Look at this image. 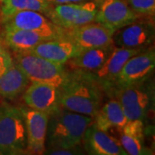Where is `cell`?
I'll list each match as a JSON object with an SVG mask.
<instances>
[{
	"mask_svg": "<svg viewBox=\"0 0 155 155\" xmlns=\"http://www.w3.org/2000/svg\"><path fill=\"white\" fill-rule=\"evenodd\" d=\"M14 62L11 51L6 46L0 34V76L11 67Z\"/></svg>",
	"mask_w": 155,
	"mask_h": 155,
	"instance_id": "obj_24",
	"label": "cell"
},
{
	"mask_svg": "<svg viewBox=\"0 0 155 155\" xmlns=\"http://www.w3.org/2000/svg\"><path fill=\"white\" fill-rule=\"evenodd\" d=\"M81 50L69 39L60 38L45 40L28 52L50 61L67 65V61L78 54Z\"/></svg>",
	"mask_w": 155,
	"mask_h": 155,
	"instance_id": "obj_16",
	"label": "cell"
},
{
	"mask_svg": "<svg viewBox=\"0 0 155 155\" xmlns=\"http://www.w3.org/2000/svg\"><path fill=\"white\" fill-rule=\"evenodd\" d=\"M2 28H17L37 34L45 40L65 37V29L57 26L44 14L35 11H18L1 24Z\"/></svg>",
	"mask_w": 155,
	"mask_h": 155,
	"instance_id": "obj_7",
	"label": "cell"
},
{
	"mask_svg": "<svg viewBox=\"0 0 155 155\" xmlns=\"http://www.w3.org/2000/svg\"><path fill=\"white\" fill-rule=\"evenodd\" d=\"M144 49L117 48L115 46L113 52L104 62V64L98 70L91 72L102 87L106 96L110 93L114 87L116 77L121 72L125 63L131 57L140 53Z\"/></svg>",
	"mask_w": 155,
	"mask_h": 155,
	"instance_id": "obj_14",
	"label": "cell"
},
{
	"mask_svg": "<svg viewBox=\"0 0 155 155\" xmlns=\"http://www.w3.org/2000/svg\"><path fill=\"white\" fill-rule=\"evenodd\" d=\"M140 20L116 30L113 35V44L117 48H147L154 40L153 22Z\"/></svg>",
	"mask_w": 155,
	"mask_h": 155,
	"instance_id": "obj_12",
	"label": "cell"
},
{
	"mask_svg": "<svg viewBox=\"0 0 155 155\" xmlns=\"http://www.w3.org/2000/svg\"><path fill=\"white\" fill-rule=\"evenodd\" d=\"M129 7L126 0H99L95 22L116 31L140 19Z\"/></svg>",
	"mask_w": 155,
	"mask_h": 155,
	"instance_id": "obj_11",
	"label": "cell"
},
{
	"mask_svg": "<svg viewBox=\"0 0 155 155\" xmlns=\"http://www.w3.org/2000/svg\"><path fill=\"white\" fill-rule=\"evenodd\" d=\"M98 1L91 0L53 5L47 17L57 26L64 29L76 28L96 21L98 11Z\"/></svg>",
	"mask_w": 155,
	"mask_h": 155,
	"instance_id": "obj_6",
	"label": "cell"
},
{
	"mask_svg": "<svg viewBox=\"0 0 155 155\" xmlns=\"http://www.w3.org/2000/svg\"><path fill=\"white\" fill-rule=\"evenodd\" d=\"M127 5L140 17L153 18L155 15V0H126Z\"/></svg>",
	"mask_w": 155,
	"mask_h": 155,
	"instance_id": "obj_23",
	"label": "cell"
},
{
	"mask_svg": "<svg viewBox=\"0 0 155 155\" xmlns=\"http://www.w3.org/2000/svg\"><path fill=\"white\" fill-rule=\"evenodd\" d=\"M93 121L92 116L61 107L49 115L46 149H68L80 146L84 134Z\"/></svg>",
	"mask_w": 155,
	"mask_h": 155,
	"instance_id": "obj_2",
	"label": "cell"
},
{
	"mask_svg": "<svg viewBox=\"0 0 155 155\" xmlns=\"http://www.w3.org/2000/svg\"><path fill=\"white\" fill-rule=\"evenodd\" d=\"M84 150L92 155H127L119 140L91 124L84 134Z\"/></svg>",
	"mask_w": 155,
	"mask_h": 155,
	"instance_id": "obj_15",
	"label": "cell"
},
{
	"mask_svg": "<svg viewBox=\"0 0 155 155\" xmlns=\"http://www.w3.org/2000/svg\"><path fill=\"white\" fill-rule=\"evenodd\" d=\"M0 34L11 53L28 52L40 42L45 41L31 31L17 28H2Z\"/></svg>",
	"mask_w": 155,
	"mask_h": 155,
	"instance_id": "obj_21",
	"label": "cell"
},
{
	"mask_svg": "<svg viewBox=\"0 0 155 155\" xmlns=\"http://www.w3.org/2000/svg\"><path fill=\"white\" fill-rule=\"evenodd\" d=\"M22 97L25 105L48 116L61 107L59 88L49 84L30 82Z\"/></svg>",
	"mask_w": 155,
	"mask_h": 155,
	"instance_id": "obj_13",
	"label": "cell"
},
{
	"mask_svg": "<svg viewBox=\"0 0 155 155\" xmlns=\"http://www.w3.org/2000/svg\"><path fill=\"white\" fill-rule=\"evenodd\" d=\"M154 48H147L131 57L125 63L121 72L116 77L112 91L114 89L126 87L148 80L154 71Z\"/></svg>",
	"mask_w": 155,
	"mask_h": 155,
	"instance_id": "obj_8",
	"label": "cell"
},
{
	"mask_svg": "<svg viewBox=\"0 0 155 155\" xmlns=\"http://www.w3.org/2000/svg\"><path fill=\"white\" fill-rule=\"evenodd\" d=\"M27 140L19 106L7 100L0 102V155L26 154Z\"/></svg>",
	"mask_w": 155,
	"mask_h": 155,
	"instance_id": "obj_3",
	"label": "cell"
},
{
	"mask_svg": "<svg viewBox=\"0 0 155 155\" xmlns=\"http://www.w3.org/2000/svg\"><path fill=\"white\" fill-rule=\"evenodd\" d=\"M51 5H63V4H69V3H78L84 1H91V0H46ZM97 1V0H94Z\"/></svg>",
	"mask_w": 155,
	"mask_h": 155,
	"instance_id": "obj_25",
	"label": "cell"
},
{
	"mask_svg": "<svg viewBox=\"0 0 155 155\" xmlns=\"http://www.w3.org/2000/svg\"><path fill=\"white\" fill-rule=\"evenodd\" d=\"M149 80L114 89L109 95L120 103L127 120L144 121L147 117L153 100V87Z\"/></svg>",
	"mask_w": 155,
	"mask_h": 155,
	"instance_id": "obj_5",
	"label": "cell"
},
{
	"mask_svg": "<svg viewBox=\"0 0 155 155\" xmlns=\"http://www.w3.org/2000/svg\"><path fill=\"white\" fill-rule=\"evenodd\" d=\"M120 143L127 154H152V150L144 146V122L141 120H127L120 129Z\"/></svg>",
	"mask_w": 155,
	"mask_h": 155,
	"instance_id": "obj_17",
	"label": "cell"
},
{
	"mask_svg": "<svg viewBox=\"0 0 155 155\" xmlns=\"http://www.w3.org/2000/svg\"><path fill=\"white\" fill-rule=\"evenodd\" d=\"M0 22H1V4H0Z\"/></svg>",
	"mask_w": 155,
	"mask_h": 155,
	"instance_id": "obj_26",
	"label": "cell"
},
{
	"mask_svg": "<svg viewBox=\"0 0 155 155\" xmlns=\"http://www.w3.org/2000/svg\"><path fill=\"white\" fill-rule=\"evenodd\" d=\"M59 91L62 108L92 117L103 104L105 95L91 72L80 69L69 70Z\"/></svg>",
	"mask_w": 155,
	"mask_h": 155,
	"instance_id": "obj_1",
	"label": "cell"
},
{
	"mask_svg": "<svg viewBox=\"0 0 155 155\" xmlns=\"http://www.w3.org/2000/svg\"><path fill=\"white\" fill-rule=\"evenodd\" d=\"M93 118V124L104 132H109L112 128L120 130L127 122L122 106L115 98H111L102 104Z\"/></svg>",
	"mask_w": 155,
	"mask_h": 155,
	"instance_id": "obj_20",
	"label": "cell"
},
{
	"mask_svg": "<svg viewBox=\"0 0 155 155\" xmlns=\"http://www.w3.org/2000/svg\"><path fill=\"white\" fill-rule=\"evenodd\" d=\"M114 32L105 25L93 22L65 29V37L80 48H101L113 43Z\"/></svg>",
	"mask_w": 155,
	"mask_h": 155,
	"instance_id": "obj_10",
	"label": "cell"
},
{
	"mask_svg": "<svg viewBox=\"0 0 155 155\" xmlns=\"http://www.w3.org/2000/svg\"><path fill=\"white\" fill-rule=\"evenodd\" d=\"M53 5L46 0H3L1 2V22L18 11H35L47 16Z\"/></svg>",
	"mask_w": 155,
	"mask_h": 155,
	"instance_id": "obj_22",
	"label": "cell"
},
{
	"mask_svg": "<svg viewBox=\"0 0 155 155\" xmlns=\"http://www.w3.org/2000/svg\"><path fill=\"white\" fill-rule=\"evenodd\" d=\"M115 45L110 44L91 48H81L76 56L67 61L70 69H80L87 72H95L102 67L110 56Z\"/></svg>",
	"mask_w": 155,
	"mask_h": 155,
	"instance_id": "obj_19",
	"label": "cell"
},
{
	"mask_svg": "<svg viewBox=\"0 0 155 155\" xmlns=\"http://www.w3.org/2000/svg\"><path fill=\"white\" fill-rule=\"evenodd\" d=\"M19 108L24 121L28 153L43 154L46 149V136L49 116L45 112L33 110L25 104L19 106Z\"/></svg>",
	"mask_w": 155,
	"mask_h": 155,
	"instance_id": "obj_9",
	"label": "cell"
},
{
	"mask_svg": "<svg viewBox=\"0 0 155 155\" xmlns=\"http://www.w3.org/2000/svg\"><path fill=\"white\" fill-rule=\"evenodd\" d=\"M13 59L30 82H41L60 88L65 82L69 69L30 52L13 53Z\"/></svg>",
	"mask_w": 155,
	"mask_h": 155,
	"instance_id": "obj_4",
	"label": "cell"
},
{
	"mask_svg": "<svg viewBox=\"0 0 155 155\" xmlns=\"http://www.w3.org/2000/svg\"><path fill=\"white\" fill-rule=\"evenodd\" d=\"M30 83L17 63L13 64L0 76V97L7 101L20 97Z\"/></svg>",
	"mask_w": 155,
	"mask_h": 155,
	"instance_id": "obj_18",
	"label": "cell"
},
{
	"mask_svg": "<svg viewBox=\"0 0 155 155\" xmlns=\"http://www.w3.org/2000/svg\"><path fill=\"white\" fill-rule=\"evenodd\" d=\"M2 1H3V0H0V4H1V2H2Z\"/></svg>",
	"mask_w": 155,
	"mask_h": 155,
	"instance_id": "obj_27",
	"label": "cell"
}]
</instances>
